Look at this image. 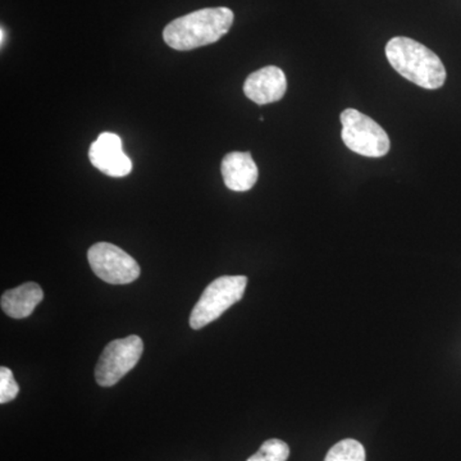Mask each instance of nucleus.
Returning <instances> with one entry per match:
<instances>
[{"mask_svg":"<svg viewBox=\"0 0 461 461\" xmlns=\"http://www.w3.org/2000/svg\"><path fill=\"white\" fill-rule=\"evenodd\" d=\"M230 8H204L176 18L163 32V39L175 50H193L213 44L230 32L233 23Z\"/></svg>","mask_w":461,"mask_h":461,"instance_id":"obj_1","label":"nucleus"},{"mask_svg":"<svg viewBox=\"0 0 461 461\" xmlns=\"http://www.w3.org/2000/svg\"><path fill=\"white\" fill-rule=\"evenodd\" d=\"M386 57L397 74L427 90L444 86L446 68L442 60L426 45L397 36L386 45Z\"/></svg>","mask_w":461,"mask_h":461,"instance_id":"obj_2","label":"nucleus"},{"mask_svg":"<svg viewBox=\"0 0 461 461\" xmlns=\"http://www.w3.org/2000/svg\"><path fill=\"white\" fill-rule=\"evenodd\" d=\"M247 285L245 276H223L212 282L191 312V329L200 330L218 320L227 309L242 299Z\"/></svg>","mask_w":461,"mask_h":461,"instance_id":"obj_3","label":"nucleus"},{"mask_svg":"<svg viewBox=\"0 0 461 461\" xmlns=\"http://www.w3.org/2000/svg\"><path fill=\"white\" fill-rule=\"evenodd\" d=\"M342 141L359 156L381 158L390 151V138L375 121L357 109H345L341 113Z\"/></svg>","mask_w":461,"mask_h":461,"instance_id":"obj_4","label":"nucleus"},{"mask_svg":"<svg viewBox=\"0 0 461 461\" xmlns=\"http://www.w3.org/2000/svg\"><path fill=\"white\" fill-rule=\"evenodd\" d=\"M144 344L139 336L114 339L105 346L95 368V379L103 387L114 386L140 360Z\"/></svg>","mask_w":461,"mask_h":461,"instance_id":"obj_5","label":"nucleus"},{"mask_svg":"<svg viewBox=\"0 0 461 461\" xmlns=\"http://www.w3.org/2000/svg\"><path fill=\"white\" fill-rule=\"evenodd\" d=\"M91 269L107 284L127 285L138 280L140 266L122 249L109 242H98L87 251Z\"/></svg>","mask_w":461,"mask_h":461,"instance_id":"obj_6","label":"nucleus"},{"mask_svg":"<svg viewBox=\"0 0 461 461\" xmlns=\"http://www.w3.org/2000/svg\"><path fill=\"white\" fill-rule=\"evenodd\" d=\"M90 162L109 177H124L132 171V162L123 151L122 140L113 132H103L89 150Z\"/></svg>","mask_w":461,"mask_h":461,"instance_id":"obj_7","label":"nucleus"},{"mask_svg":"<svg viewBox=\"0 0 461 461\" xmlns=\"http://www.w3.org/2000/svg\"><path fill=\"white\" fill-rule=\"evenodd\" d=\"M286 89V76L276 66L258 69L244 84L245 95L259 105L278 102L284 98Z\"/></svg>","mask_w":461,"mask_h":461,"instance_id":"obj_8","label":"nucleus"},{"mask_svg":"<svg viewBox=\"0 0 461 461\" xmlns=\"http://www.w3.org/2000/svg\"><path fill=\"white\" fill-rule=\"evenodd\" d=\"M222 171L224 184L230 190L236 193H245L253 189L257 184L258 167L254 162L250 153H241V151H232L223 158Z\"/></svg>","mask_w":461,"mask_h":461,"instance_id":"obj_9","label":"nucleus"},{"mask_svg":"<svg viewBox=\"0 0 461 461\" xmlns=\"http://www.w3.org/2000/svg\"><path fill=\"white\" fill-rule=\"evenodd\" d=\"M42 297L41 287L35 282H27L3 294L2 309L9 317L23 320L32 314Z\"/></svg>","mask_w":461,"mask_h":461,"instance_id":"obj_10","label":"nucleus"},{"mask_svg":"<svg viewBox=\"0 0 461 461\" xmlns=\"http://www.w3.org/2000/svg\"><path fill=\"white\" fill-rule=\"evenodd\" d=\"M366 448L359 441L346 438L332 446L324 461H366Z\"/></svg>","mask_w":461,"mask_h":461,"instance_id":"obj_11","label":"nucleus"},{"mask_svg":"<svg viewBox=\"0 0 461 461\" xmlns=\"http://www.w3.org/2000/svg\"><path fill=\"white\" fill-rule=\"evenodd\" d=\"M290 456V447L281 439L272 438L264 442L259 450L247 461H287Z\"/></svg>","mask_w":461,"mask_h":461,"instance_id":"obj_12","label":"nucleus"},{"mask_svg":"<svg viewBox=\"0 0 461 461\" xmlns=\"http://www.w3.org/2000/svg\"><path fill=\"white\" fill-rule=\"evenodd\" d=\"M20 386L14 377V373L7 366L0 368V402L7 403L16 399Z\"/></svg>","mask_w":461,"mask_h":461,"instance_id":"obj_13","label":"nucleus"},{"mask_svg":"<svg viewBox=\"0 0 461 461\" xmlns=\"http://www.w3.org/2000/svg\"><path fill=\"white\" fill-rule=\"evenodd\" d=\"M0 33H2V47H3V44H5V29H3V27H2V30H0Z\"/></svg>","mask_w":461,"mask_h":461,"instance_id":"obj_14","label":"nucleus"}]
</instances>
